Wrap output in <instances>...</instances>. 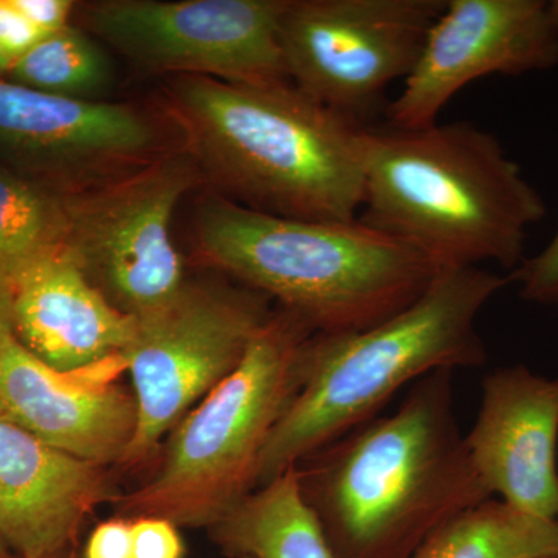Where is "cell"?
Returning <instances> with one entry per match:
<instances>
[{"label":"cell","instance_id":"6da1fadb","mask_svg":"<svg viewBox=\"0 0 558 558\" xmlns=\"http://www.w3.org/2000/svg\"><path fill=\"white\" fill-rule=\"evenodd\" d=\"M304 498L336 558H411L447 521L490 499L459 429L453 371L417 380L391 416L315 451Z\"/></svg>","mask_w":558,"mask_h":558},{"label":"cell","instance_id":"e0dca14e","mask_svg":"<svg viewBox=\"0 0 558 558\" xmlns=\"http://www.w3.org/2000/svg\"><path fill=\"white\" fill-rule=\"evenodd\" d=\"M213 532L231 557L336 558L296 465L248 494Z\"/></svg>","mask_w":558,"mask_h":558},{"label":"cell","instance_id":"5bb4252c","mask_svg":"<svg viewBox=\"0 0 558 558\" xmlns=\"http://www.w3.org/2000/svg\"><path fill=\"white\" fill-rule=\"evenodd\" d=\"M117 368H124L123 357L90 369L61 373L11 336L0 344L3 416L84 461L102 468L121 462L137 429V403L134 395L98 376Z\"/></svg>","mask_w":558,"mask_h":558},{"label":"cell","instance_id":"484cf974","mask_svg":"<svg viewBox=\"0 0 558 558\" xmlns=\"http://www.w3.org/2000/svg\"><path fill=\"white\" fill-rule=\"evenodd\" d=\"M14 336L13 286L9 278L0 275V344Z\"/></svg>","mask_w":558,"mask_h":558},{"label":"cell","instance_id":"44dd1931","mask_svg":"<svg viewBox=\"0 0 558 558\" xmlns=\"http://www.w3.org/2000/svg\"><path fill=\"white\" fill-rule=\"evenodd\" d=\"M520 296L543 306H558V227L546 247L513 270Z\"/></svg>","mask_w":558,"mask_h":558},{"label":"cell","instance_id":"3957f363","mask_svg":"<svg viewBox=\"0 0 558 558\" xmlns=\"http://www.w3.org/2000/svg\"><path fill=\"white\" fill-rule=\"evenodd\" d=\"M512 278L439 267L417 300L373 328L315 333L303 384L260 454L256 487L362 427L411 381L487 362L478 315Z\"/></svg>","mask_w":558,"mask_h":558},{"label":"cell","instance_id":"8fae6325","mask_svg":"<svg viewBox=\"0 0 558 558\" xmlns=\"http://www.w3.org/2000/svg\"><path fill=\"white\" fill-rule=\"evenodd\" d=\"M558 65V33L542 0H447L421 57L387 108L388 126L421 130L459 90L488 75Z\"/></svg>","mask_w":558,"mask_h":558},{"label":"cell","instance_id":"ffe728a7","mask_svg":"<svg viewBox=\"0 0 558 558\" xmlns=\"http://www.w3.org/2000/svg\"><path fill=\"white\" fill-rule=\"evenodd\" d=\"M9 75L13 83L31 89L97 101L95 97L112 81V65L106 51L87 33L65 25L17 58Z\"/></svg>","mask_w":558,"mask_h":558},{"label":"cell","instance_id":"5b68a950","mask_svg":"<svg viewBox=\"0 0 558 558\" xmlns=\"http://www.w3.org/2000/svg\"><path fill=\"white\" fill-rule=\"evenodd\" d=\"M202 253L317 333L373 328L424 293L439 267L359 219L269 215L213 196L197 215Z\"/></svg>","mask_w":558,"mask_h":558},{"label":"cell","instance_id":"ba28073f","mask_svg":"<svg viewBox=\"0 0 558 558\" xmlns=\"http://www.w3.org/2000/svg\"><path fill=\"white\" fill-rule=\"evenodd\" d=\"M266 299L185 284L170 303L135 317L121 357L134 384L137 429L121 462L148 458L171 425L236 369L271 317Z\"/></svg>","mask_w":558,"mask_h":558},{"label":"cell","instance_id":"d4e9b609","mask_svg":"<svg viewBox=\"0 0 558 558\" xmlns=\"http://www.w3.org/2000/svg\"><path fill=\"white\" fill-rule=\"evenodd\" d=\"M11 2L46 35L69 25L70 13L75 9V2L72 0H11Z\"/></svg>","mask_w":558,"mask_h":558},{"label":"cell","instance_id":"7a4b0ae2","mask_svg":"<svg viewBox=\"0 0 558 558\" xmlns=\"http://www.w3.org/2000/svg\"><path fill=\"white\" fill-rule=\"evenodd\" d=\"M170 97L191 150L227 199L284 218H359L371 128L292 83L179 76Z\"/></svg>","mask_w":558,"mask_h":558},{"label":"cell","instance_id":"30bf717a","mask_svg":"<svg viewBox=\"0 0 558 558\" xmlns=\"http://www.w3.org/2000/svg\"><path fill=\"white\" fill-rule=\"evenodd\" d=\"M288 0H101L84 7L98 38L156 72L231 83H290L282 58Z\"/></svg>","mask_w":558,"mask_h":558},{"label":"cell","instance_id":"603a6c76","mask_svg":"<svg viewBox=\"0 0 558 558\" xmlns=\"http://www.w3.org/2000/svg\"><path fill=\"white\" fill-rule=\"evenodd\" d=\"M44 36L46 33L36 28L11 0H0V49L11 60L16 61L27 53Z\"/></svg>","mask_w":558,"mask_h":558},{"label":"cell","instance_id":"8992f818","mask_svg":"<svg viewBox=\"0 0 558 558\" xmlns=\"http://www.w3.org/2000/svg\"><path fill=\"white\" fill-rule=\"evenodd\" d=\"M312 330L288 310L271 315L236 369L180 422L159 472L123 512L215 527L252 494L264 447L303 384Z\"/></svg>","mask_w":558,"mask_h":558},{"label":"cell","instance_id":"f546056e","mask_svg":"<svg viewBox=\"0 0 558 558\" xmlns=\"http://www.w3.org/2000/svg\"><path fill=\"white\" fill-rule=\"evenodd\" d=\"M49 558H78V556H76L75 549L69 548L57 554V556H51Z\"/></svg>","mask_w":558,"mask_h":558},{"label":"cell","instance_id":"277c9868","mask_svg":"<svg viewBox=\"0 0 558 558\" xmlns=\"http://www.w3.org/2000/svg\"><path fill=\"white\" fill-rule=\"evenodd\" d=\"M546 204L501 143L469 121L369 131L359 220L436 267L513 269Z\"/></svg>","mask_w":558,"mask_h":558},{"label":"cell","instance_id":"9c48e42d","mask_svg":"<svg viewBox=\"0 0 558 558\" xmlns=\"http://www.w3.org/2000/svg\"><path fill=\"white\" fill-rule=\"evenodd\" d=\"M194 182L183 157H168L130 178L65 197L64 253L124 314H148L185 288L171 236L172 216Z\"/></svg>","mask_w":558,"mask_h":558},{"label":"cell","instance_id":"ac0fdd59","mask_svg":"<svg viewBox=\"0 0 558 558\" xmlns=\"http://www.w3.org/2000/svg\"><path fill=\"white\" fill-rule=\"evenodd\" d=\"M558 554V520L508 502H481L447 521L411 558H545Z\"/></svg>","mask_w":558,"mask_h":558},{"label":"cell","instance_id":"4dcf8cb0","mask_svg":"<svg viewBox=\"0 0 558 558\" xmlns=\"http://www.w3.org/2000/svg\"><path fill=\"white\" fill-rule=\"evenodd\" d=\"M3 414V407H2V400H0V416Z\"/></svg>","mask_w":558,"mask_h":558},{"label":"cell","instance_id":"4fadbf2b","mask_svg":"<svg viewBox=\"0 0 558 558\" xmlns=\"http://www.w3.org/2000/svg\"><path fill=\"white\" fill-rule=\"evenodd\" d=\"M557 444L558 377L523 365L486 376L465 446L488 494L529 515L558 520Z\"/></svg>","mask_w":558,"mask_h":558},{"label":"cell","instance_id":"f1b7e54d","mask_svg":"<svg viewBox=\"0 0 558 558\" xmlns=\"http://www.w3.org/2000/svg\"><path fill=\"white\" fill-rule=\"evenodd\" d=\"M0 558H20L9 548L5 542L0 538Z\"/></svg>","mask_w":558,"mask_h":558},{"label":"cell","instance_id":"52a82bcc","mask_svg":"<svg viewBox=\"0 0 558 558\" xmlns=\"http://www.w3.org/2000/svg\"><path fill=\"white\" fill-rule=\"evenodd\" d=\"M447 0H288L281 39L296 89L365 124L405 80ZM366 126V124H365Z\"/></svg>","mask_w":558,"mask_h":558},{"label":"cell","instance_id":"7402d4cb","mask_svg":"<svg viewBox=\"0 0 558 558\" xmlns=\"http://www.w3.org/2000/svg\"><path fill=\"white\" fill-rule=\"evenodd\" d=\"M134 558H185V545L170 520L140 517L132 521Z\"/></svg>","mask_w":558,"mask_h":558},{"label":"cell","instance_id":"7c38bea8","mask_svg":"<svg viewBox=\"0 0 558 558\" xmlns=\"http://www.w3.org/2000/svg\"><path fill=\"white\" fill-rule=\"evenodd\" d=\"M156 148V128L130 106L0 80V159L24 170L86 179L137 163Z\"/></svg>","mask_w":558,"mask_h":558},{"label":"cell","instance_id":"d6986e66","mask_svg":"<svg viewBox=\"0 0 558 558\" xmlns=\"http://www.w3.org/2000/svg\"><path fill=\"white\" fill-rule=\"evenodd\" d=\"M68 233V202L0 167V275L16 278L58 255Z\"/></svg>","mask_w":558,"mask_h":558},{"label":"cell","instance_id":"d6a6232c","mask_svg":"<svg viewBox=\"0 0 558 558\" xmlns=\"http://www.w3.org/2000/svg\"><path fill=\"white\" fill-rule=\"evenodd\" d=\"M231 558H248V557H231Z\"/></svg>","mask_w":558,"mask_h":558},{"label":"cell","instance_id":"1f68e13d","mask_svg":"<svg viewBox=\"0 0 558 558\" xmlns=\"http://www.w3.org/2000/svg\"><path fill=\"white\" fill-rule=\"evenodd\" d=\"M545 558H558V554H557V556H550V557H545Z\"/></svg>","mask_w":558,"mask_h":558},{"label":"cell","instance_id":"cb8c5ba5","mask_svg":"<svg viewBox=\"0 0 558 558\" xmlns=\"http://www.w3.org/2000/svg\"><path fill=\"white\" fill-rule=\"evenodd\" d=\"M83 558H134L132 521L113 519L98 524L87 539Z\"/></svg>","mask_w":558,"mask_h":558},{"label":"cell","instance_id":"83f0119b","mask_svg":"<svg viewBox=\"0 0 558 558\" xmlns=\"http://www.w3.org/2000/svg\"><path fill=\"white\" fill-rule=\"evenodd\" d=\"M548 9L550 14V20H553L554 27L558 33V0H553V2H548Z\"/></svg>","mask_w":558,"mask_h":558},{"label":"cell","instance_id":"4316f807","mask_svg":"<svg viewBox=\"0 0 558 558\" xmlns=\"http://www.w3.org/2000/svg\"><path fill=\"white\" fill-rule=\"evenodd\" d=\"M13 60L5 53L2 49H0V73H9L11 65H13Z\"/></svg>","mask_w":558,"mask_h":558},{"label":"cell","instance_id":"9a60e30c","mask_svg":"<svg viewBox=\"0 0 558 558\" xmlns=\"http://www.w3.org/2000/svg\"><path fill=\"white\" fill-rule=\"evenodd\" d=\"M102 465L54 449L0 416V538L20 558L73 548L106 494Z\"/></svg>","mask_w":558,"mask_h":558},{"label":"cell","instance_id":"2e32d148","mask_svg":"<svg viewBox=\"0 0 558 558\" xmlns=\"http://www.w3.org/2000/svg\"><path fill=\"white\" fill-rule=\"evenodd\" d=\"M13 286V330L40 362L76 373L121 357L137 318L117 310L64 253L33 264Z\"/></svg>","mask_w":558,"mask_h":558}]
</instances>
